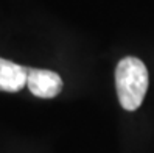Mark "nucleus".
Segmentation results:
<instances>
[{
	"label": "nucleus",
	"instance_id": "1",
	"mask_svg": "<svg viewBox=\"0 0 154 153\" xmlns=\"http://www.w3.org/2000/svg\"><path fill=\"white\" fill-rule=\"evenodd\" d=\"M115 86L123 110H137L148 89V69L143 61L134 56L120 59L115 69Z\"/></svg>",
	"mask_w": 154,
	"mask_h": 153
},
{
	"label": "nucleus",
	"instance_id": "2",
	"mask_svg": "<svg viewBox=\"0 0 154 153\" xmlns=\"http://www.w3.org/2000/svg\"><path fill=\"white\" fill-rule=\"evenodd\" d=\"M26 86L33 95L41 98H53L62 91V78L53 70L28 69Z\"/></svg>",
	"mask_w": 154,
	"mask_h": 153
},
{
	"label": "nucleus",
	"instance_id": "3",
	"mask_svg": "<svg viewBox=\"0 0 154 153\" xmlns=\"http://www.w3.org/2000/svg\"><path fill=\"white\" fill-rule=\"evenodd\" d=\"M28 67L0 58V91L17 92L26 84Z\"/></svg>",
	"mask_w": 154,
	"mask_h": 153
}]
</instances>
